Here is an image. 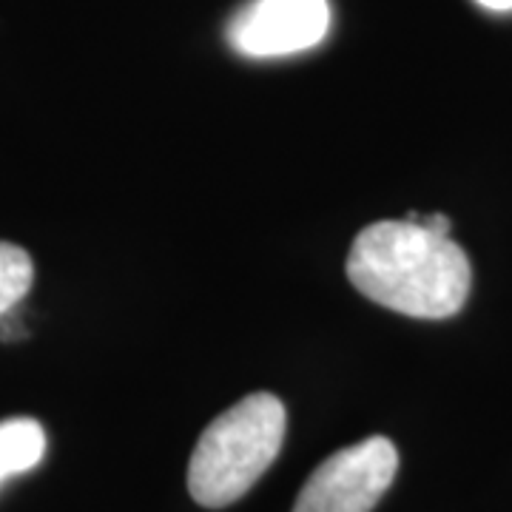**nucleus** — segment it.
Instances as JSON below:
<instances>
[{
	"label": "nucleus",
	"instance_id": "nucleus-3",
	"mask_svg": "<svg viewBox=\"0 0 512 512\" xmlns=\"http://www.w3.org/2000/svg\"><path fill=\"white\" fill-rule=\"evenodd\" d=\"M399 453L384 436L350 444L322 461L293 504V512H370L390 490Z\"/></svg>",
	"mask_w": 512,
	"mask_h": 512
},
{
	"label": "nucleus",
	"instance_id": "nucleus-7",
	"mask_svg": "<svg viewBox=\"0 0 512 512\" xmlns=\"http://www.w3.org/2000/svg\"><path fill=\"white\" fill-rule=\"evenodd\" d=\"M421 228H427V231H433V234H439V237H450V231H453V222L450 217H444V214H427V217H421L416 220Z\"/></svg>",
	"mask_w": 512,
	"mask_h": 512
},
{
	"label": "nucleus",
	"instance_id": "nucleus-6",
	"mask_svg": "<svg viewBox=\"0 0 512 512\" xmlns=\"http://www.w3.org/2000/svg\"><path fill=\"white\" fill-rule=\"evenodd\" d=\"M35 282L32 256L12 242H0V319L20 305Z\"/></svg>",
	"mask_w": 512,
	"mask_h": 512
},
{
	"label": "nucleus",
	"instance_id": "nucleus-5",
	"mask_svg": "<svg viewBox=\"0 0 512 512\" xmlns=\"http://www.w3.org/2000/svg\"><path fill=\"white\" fill-rule=\"evenodd\" d=\"M46 456V433L35 419L0 421V484L35 470Z\"/></svg>",
	"mask_w": 512,
	"mask_h": 512
},
{
	"label": "nucleus",
	"instance_id": "nucleus-4",
	"mask_svg": "<svg viewBox=\"0 0 512 512\" xmlns=\"http://www.w3.org/2000/svg\"><path fill=\"white\" fill-rule=\"evenodd\" d=\"M330 29L328 0H251L228 26L245 57H288L319 46Z\"/></svg>",
	"mask_w": 512,
	"mask_h": 512
},
{
	"label": "nucleus",
	"instance_id": "nucleus-2",
	"mask_svg": "<svg viewBox=\"0 0 512 512\" xmlns=\"http://www.w3.org/2000/svg\"><path fill=\"white\" fill-rule=\"evenodd\" d=\"M288 427L285 404L271 393L245 396L208 424L188 464L191 498L220 510L239 501L271 467Z\"/></svg>",
	"mask_w": 512,
	"mask_h": 512
},
{
	"label": "nucleus",
	"instance_id": "nucleus-1",
	"mask_svg": "<svg viewBox=\"0 0 512 512\" xmlns=\"http://www.w3.org/2000/svg\"><path fill=\"white\" fill-rule=\"evenodd\" d=\"M348 279L387 311L413 319H447L464 308L473 268L450 237H439L419 222L384 220L367 225L353 239Z\"/></svg>",
	"mask_w": 512,
	"mask_h": 512
},
{
	"label": "nucleus",
	"instance_id": "nucleus-8",
	"mask_svg": "<svg viewBox=\"0 0 512 512\" xmlns=\"http://www.w3.org/2000/svg\"><path fill=\"white\" fill-rule=\"evenodd\" d=\"M490 12H512V0H478Z\"/></svg>",
	"mask_w": 512,
	"mask_h": 512
}]
</instances>
